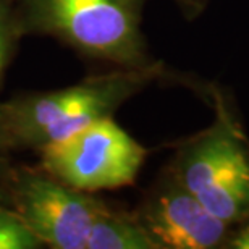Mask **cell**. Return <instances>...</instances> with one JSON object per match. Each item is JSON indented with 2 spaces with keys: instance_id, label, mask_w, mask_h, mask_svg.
<instances>
[{
  "instance_id": "obj_6",
  "label": "cell",
  "mask_w": 249,
  "mask_h": 249,
  "mask_svg": "<svg viewBox=\"0 0 249 249\" xmlns=\"http://www.w3.org/2000/svg\"><path fill=\"white\" fill-rule=\"evenodd\" d=\"M133 213L157 249H218L230 231V225L212 215L167 167Z\"/></svg>"
},
{
  "instance_id": "obj_11",
  "label": "cell",
  "mask_w": 249,
  "mask_h": 249,
  "mask_svg": "<svg viewBox=\"0 0 249 249\" xmlns=\"http://www.w3.org/2000/svg\"><path fill=\"white\" fill-rule=\"evenodd\" d=\"M10 156L12 154L0 147V206H8V183L15 165Z\"/></svg>"
},
{
  "instance_id": "obj_8",
  "label": "cell",
  "mask_w": 249,
  "mask_h": 249,
  "mask_svg": "<svg viewBox=\"0 0 249 249\" xmlns=\"http://www.w3.org/2000/svg\"><path fill=\"white\" fill-rule=\"evenodd\" d=\"M21 39L15 0H0V89L3 86L7 70L18 52Z\"/></svg>"
},
{
  "instance_id": "obj_5",
  "label": "cell",
  "mask_w": 249,
  "mask_h": 249,
  "mask_svg": "<svg viewBox=\"0 0 249 249\" xmlns=\"http://www.w3.org/2000/svg\"><path fill=\"white\" fill-rule=\"evenodd\" d=\"M107 204L97 194L70 188L39 163L13 165L8 207L17 212L44 248L86 249L89 230Z\"/></svg>"
},
{
  "instance_id": "obj_4",
  "label": "cell",
  "mask_w": 249,
  "mask_h": 249,
  "mask_svg": "<svg viewBox=\"0 0 249 249\" xmlns=\"http://www.w3.org/2000/svg\"><path fill=\"white\" fill-rule=\"evenodd\" d=\"M149 151L104 117L37 154L39 165L70 188L97 194L134 185Z\"/></svg>"
},
{
  "instance_id": "obj_2",
  "label": "cell",
  "mask_w": 249,
  "mask_h": 249,
  "mask_svg": "<svg viewBox=\"0 0 249 249\" xmlns=\"http://www.w3.org/2000/svg\"><path fill=\"white\" fill-rule=\"evenodd\" d=\"M147 0H15L23 37H52L84 60L144 70L162 63L142 33Z\"/></svg>"
},
{
  "instance_id": "obj_1",
  "label": "cell",
  "mask_w": 249,
  "mask_h": 249,
  "mask_svg": "<svg viewBox=\"0 0 249 249\" xmlns=\"http://www.w3.org/2000/svg\"><path fill=\"white\" fill-rule=\"evenodd\" d=\"M159 81L185 84L199 94L207 86L162 62L144 70L113 68L53 91L23 92L0 101V147L8 154H39L99 118L113 117L124 102Z\"/></svg>"
},
{
  "instance_id": "obj_7",
  "label": "cell",
  "mask_w": 249,
  "mask_h": 249,
  "mask_svg": "<svg viewBox=\"0 0 249 249\" xmlns=\"http://www.w3.org/2000/svg\"><path fill=\"white\" fill-rule=\"evenodd\" d=\"M86 249H157L133 211L108 202L89 230Z\"/></svg>"
},
{
  "instance_id": "obj_12",
  "label": "cell",
  "mask_w": 249,
  "mask_h": 249,
  "mask_svg": "<svg viewBox=\"0 0 249 249\" xmlns=\"http://www.w3.org/2000/svg\"><path fill=\"white\" fill-rule=\"evenodd\" d=\"M173 2L188 21L201 17L209 5V0H173Z\"/></svg>"
},
{
  "instance_id": "obj_3",
  "label": "cell",
  "mask_w": 249,
  "mask_h": 249,
  "mask_svg": "<svg viewBox=\"0 0 249 249\" xmlns=\"http://www.w3.org/2000/svg\"><path fill=\"white\" fill-rule=\"evenodd\" d=\"M213 122L173 144L165 167L212 215L227 225L249 218V138L231 99L218 86L206 91Z\"/></svg>"
},
{
  "instance_id": "obj_9",
  "label": "cell",
  "mask_w": 249,
  "mask_h": 249,
  "mask_svg": "<svg viewBox=\"0 0 249 249\" xmlns=\"http://www.w3.org/2000/svg\"><path fill=\"white\" fill-rule=\"evenodd\" d=\"M41 240L29 230L17 212L0 206V249H42Z\"/></svg>"
},
{
  "instance_id": "obj_10",
  "label": "cell",
  "mask_w": 249,
  "mask_h": 249,
  "mask_svg": "<svg viewBox=\"0 0 249 249\" xmlns=\"http://www.w3.org/2000/svg\"><path fill=\"white\" fill-rule=\"evenodd\" d=\"M223 249H249V218L230 227Z\"/></svg>"
}]
</instances>
